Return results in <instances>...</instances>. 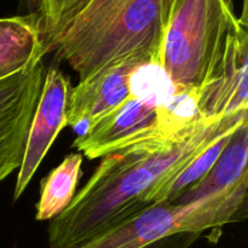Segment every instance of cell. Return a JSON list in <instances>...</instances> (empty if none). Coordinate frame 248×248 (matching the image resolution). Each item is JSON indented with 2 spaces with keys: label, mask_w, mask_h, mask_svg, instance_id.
<instances>
[{
  "label": "cell",
  "mask_w": 248,
  "mask_h": 248,
  "mask_svg": "<svg viewBox=\"0 0 248 248\" xmlns=\"http://www.w3.org/2000/svg\"><path fill=\"white\" fill-rule=\"evenodd\" d=\"M70 90V80L57 67L46 69L40 97L29 126L23 160L18 169L14 201L21 198L58 133L67 126Z\"/></svg>",
  "instance_id": "cell-7"
},
{
  "label": "cell",
  "mask_w": 248,
  "mask_h": 248,
  "mask_svg": "<svg viewBox=\"0 0 248 248\" xmlns=\"http://www.w3.org/2000/svg\"><path fill=\"white\" fill-rule=\"evenodd\" d=\"M45 53L38 15L0 18V80L43 60Z\"/></svg>",
  "instance_id": "cell-10"
},
{
  "label": "cell",
  "mask_w": 248,
  "mask_h": 248,
  "mask_svg": "<svg viewBox=\"0 0 248 248\" xmlns=\"http://www.w3.org/2000/svg\"><path fill=\"white\" fill-rule=\"evenodd\" d=\"M174 0H85L55 34L56 50L79 82L133 63L160 65Z\"/></svg>",
  "instance_id": "cell-2"
},
{
  "label": "cell",
  "mask_w": 248,
  "mask_h": 248,
  "mask_svg": "<svg viewBox=\"0 0 248 248\" xmlns=\"http://www.w3.org/2000/svg\"><path fill=\"white\" fill-rule=\"evenodd\" d=\"M138 64L125 63L110 68L70 90L67 125L84 132L131 97V74Z\"/></svg>",
  "instance_id": "cell-9"
},
{
  "label": "cell",
  "mask_w": 248,
  "mask_h": 248,
  "mask_svg": "<svg viewBox=\"0 0 248 248\" xmlns=\"http://www.w3.org/2000/svg\"><path fill=\"white\" fill-rule=\"evenodd\" d=\"M244 121L247 110L202 118L178 138L140 143L103 156L69 207L51 220L48 246L79 248L144 212L196 156Z\"/></svg>",
  "instance_id": "cell-1"
},
{
  "label": "cell",
  "mask_w": 248,
  "mask_h": 248,
  "mask_svg": "<svg viewBox=\"0 0 248 248\" xmlns=\"http://www.w3.org/2000/svg\"><path fill=\"white\" fill-rule=\"evenodd\" d=\"M24 1H26L27 7L29 10V15H38L39 6H40L39 0H24Z\"/></svg>",
  "instance_id": "cell-15"
},
{
  "label": "cell",
  "mask_w": 248,
  "mask_h": 248,
  "mask_svg": "<svg viewBox=\"0 0 248 248\" xmlns=\"http://www.w3.org/2000/svg\"><path fill=\"white\" fill-rule=\"evenodd\" d=\"M200 236L201 234L198 232H176L161 237L143 248H189Z\"/></svg>",
  "instance_id": "cell-14"
},
{
  "label": "cell",
  "mask_w": 248,
  "mask_h": 248,
  "mask_svg": "<svg viewBox=\"0 0 248 248\" xmlns=\"http://www.w3.org/2000/svg\"><path fill=\"white\" fill-rule=\"evenodd\" d=\"M84 1L85 0H39L40 6L38 16L40 19L46 48L47 44L60 31L61 27Z\"/></svg>",
  "instance_id": "cell-13"
},
{
  "label": "cell",
  "mask_w": 248,
  "mask_h": 248,
  "mask_svg": "<svg viewBox=\"0 0 248 248\" xmlns=\"http://www.w3.org/2000/svg\"><path fill=\"white\" fill-rule=\"evenodd\" d=\"M239 19L230 0H174L161 68L177 91L199 93L208 84Z\"/></svg>",
  "instance_id": "cell-4"
},
{
  "label": "cell",
  "mask_w": 248,
  "mask_h": 248,
  "mask_svg": "<svg viewBox=\"0 0 248 248\" xmlns=\"http://www.w3.org/2000/svg\"><path fill=\"white\" fill-rule=\"evenodd\" d=\"M45 74L40 60L0 80V183L21 167Z\"/></svg>",
  "instance_id": "cell-6"
},
{
  "label": "cell",
  "mask_w": 248,
  "mask_h": 248,
  "mask_svg": "<svg viewBox=\"0 0 248 248\" xmlns=\"http://www.w3.org/2000/svg\"><path fill=\"white\" fill-rule=\"evenodd\" d=\"M247 157L248 121H245L207 176L173 203L183 207L182 218L188 232L202 234L242 220L240 213L246 217Z\"/></svg>",
  "instance_id": "cell-5"
},
{
  "label": "cell",
  "mask_w": 248,
  "mask_h": 248,
  "mask_svg": "<svg viewBox=\"0 0 248 248\" xmlns=\"http://www.w3.org/2000/svg\"><path fill=\"white\" fill-rule=\"evenodd\" d=\"M235 131L223 135L215 143H212L207 149L203 150L199 156H196L178 176L174 177L162 190H160V193L157 194L155 205L162 202V201H166V202L173 205L186 191L198 186L207 176L213 165L219 159L223 150L225 149V147L229 143L230 137H232Z\"/></svg>",
  "instance_id": "cell-12"
},
{
  "label": "cell",
  "mask_w": 248,
  "mask_h": 248,
  "mask_svg": "<svg viewBox=\"0 0 248 248\" xmlns=\"http://www.w3.org/2000/svg\"><path fill=\"white\" fill-rule=\"evenodd\" d=\"M247 21L240 18L229 34L212 79L198 93L199 114L217 118L247 110Z\"/></svg>",
  "instance_id": "cell-8"
},
{
  "label": "cell",
  "mask_w": 248,
  "mask_h": 248,
  "mask_svg": "<svg viewBox=\"0 0 248 248\" xmlns=\"http://www.w3.org/2000/svg\"><path fill=\"white\" fill-rule=\"evenodd\" d=\"M81 154H69L43 179L36 220H52L69 207L81 177Z\"/></svg>",
  "instance_id": "cell-11"
},
{
  "label": "cell",
  "mask_w": 248,
  "mask_h": 248,
  "mask_svg": "<svg viewBox=\"0 0 248 248\" xmlns=\"http://www.w3.org/2000/svg\"><path fill=\"white\" fill-rule=\"evenodd\" d=\"M201 119L198 93L177 91L160 65H140L131 74L130 98L85 128L73 147L98 159L140 143L178 138Z\"/></svg>",
  "instance_id": "cell-3"
}]
</instances>
